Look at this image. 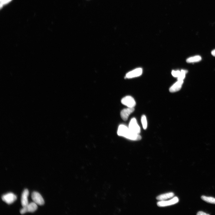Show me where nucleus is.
<instances>
[{"label": "nucleus", "instance_id": "f257e3e1", "mask_svg": "<svg viewBox=\"0 0 215 215\" xmlns=\"http://www.w3.org/2000/svg\"><path fill=\"white\" fill-rule=\"evenodd\" d=\"M117 133L119 136L124 137L131 140H139L142 138L139 134L133 132L130 130L128 127L124 125H119Z\"/></svg>", "mask_w": 215, "mask_h": 215}, {"label": "nucleus", "instance_id": "f03ea898", "mask_svg": "<svg viewBox=\"0 0 215 215\" xmlns=\"http://www.w3.org/2000/svg\"><path fill=\"white\" fill-rule=\"evenodd\" d=\"M128 128L132 132L137 134L140 132V128L135 118H132L129 122Z\"/></svg>", "mask_w": 215, "mask_h": 215}, {"label": "nucleus", "instance_id": "7ed1b4c3", "mask_svg": "<svg viewBox=\"0 0 215 215\" xmlns=\"http://www.w3.org/2000/svg\"><path fill=\"white\" fill-rule=\"evenodd\" d=\"M122 103L128 108H134L136 105V102L133 97L130 96H126L121 100Z\"/></svg>", "mask_w": 215, "mask_h": 215}, {"label": "nucleus", "instance_id": "20e7f679", "mask_svg": "<svg viewBox=\"0 0 215 215\" xmlns=\"http://www.w3.org/2000/svg\"><path fill=\"white\" fill-rule=\"evenodd\" d=\"M37 204L34 202H32L28 203L25 206L23 207L20 212L21 214H23L27 212H33L37 208Z\"/></svg>", "mask_w": 215, "mask_h": 215}, {"label": "nucleus", "instance_id": "39448f33", "mask_svg": "<svg viewBox=\"0 0 215 215\" xmlns=\"http://www.w3.org/2000/svg\"><path fill=\"white\" fill-rule=\"evenodd\" d=\"M178 198L175 196L168 201H159L157 202V205L160 207H166L175 204L179 202Z\"/></svg>", "mask_w": 215, "mask_h": 215}, {"label": "nucleus", "instance_id": "423d86ee", "mask_svg": "<svg viewBox=\"0 0 215 215\" xmlns=\"http://www.w3.org/2000/svg\"><path fill=\"white\" fill-rule=\"evenodd\" d=\"M32 199L36 204L42 205L44 204V201L41 195L38 192H33L31 195Z\"/></svg>", "mask_w": 215, "mask_h": 215}, {"label": "nucleus", "instance_id": "0eeeda50", "mask_svg": "<svg viewBox=\"0 0 215 215\" xmlns=\"http://www.w3.org/2000/svg\"><path fill=\"white\" fill-rule=\"evenodd\" d=\"M16 196L12 193H8L3 195L1 196L2 200L8 204H10L13 202L16 199Z\"/></svg>", "mask_w": 215, "mask_h": 215}, {"label": "nucleus", "instance_id": "6e6552de", "mask_svg": "<svg viewBox=\"0 0 215 215\" xmlns=\"http://www.w3.org/2000/svg\"><path fill=\"white\" fill-rule=\"evenodd\" d=\"M134 110V108H128L121 110L120 112V116L122 119L124 121H126L128 119L129 116Z\"/></svg>", "mask_w": 215, "mask_h": 215}, {"label": "nucleus", "instance_id": "1a4fd4ad", "mask_svg": "<svg viewBox=\"0 0 215 215\" xmlns=\"http://www.w3.org/2000/svg\"><path fill=\"white\" fill-rule=\"evenodd\" d=\"M142 72V68H137L127 73L125 77L129 79L137 77L140 76Z\"/></svg>", "mask_w": 215, "mask_h": 215}, {"label": "nucleus", "instance_id": "9d476101", "mask_svg": "<svg viewBox=\"0 0 215 215\" xmlns=\"http://www.w3.org/2000/svg\"><path fill=\"white\" fill-rule=\"evenodd\" d=\"M183 83V80H177L169 88V91L171 93L175 92L179 90L181 88Z\"/></svg>", "mask_w": 215, "mask_h": 215}, {"label": "nucleus", "instance_id": "9b49d317", "mask_svg": "<svg viewBox=\"0 0 215 215\" xmlns=\"http://www.w3.org/2000/svg\"><path fill=\"white\" fill-rule=\"evenodd\" d=\"M29 193V191L27 189H25L22 193L21 197V203L22 207L25 206L28 204L27 197Z\"/></svg>", "mask_w": 215, "mask_h": 215}, {"label": "nucleus", "instance_id": "f8f14e48", "mask_svg": "<svg viewBox=\"0 0 215 215\" xmlns=\"http://www.w3.org/2000/svg\"><path fill=\"white\" fill-rule=\"evenodd\" d=\"M174 195L173 192H168L159 195L156 197V199L160 201H165L173 197Z\"/></svg>", "mask_w": 215, "mask_h": 215}, {"label": "nucleus", "instance_id": "ddd939ff", "mask_svg": "<svg viewBox=\"0 0 215 215\" xmlns=\"http://www.w3.org/2000/svg\"><path fill=\"white\" fill-rule=\"evenodd\" d=\"M201 60V57L197 55L188 58L187 59L186 62L188 63H193L199 62Z\"/></svg>", "mask_w": 215, "mask_h": 215}, {"label": "nucleus", "instance_id": "4468645a", "mask_svg": "<svg viewBox=\"0 0 215 215\" xmlns=\"http://www.w3.org/2000/svg\"><path fill=\"white\" fill-rule=\"evenodd\" d=\"M201 198L203 200L207 202L215 204V198L214 197L202 196Z\"/></svg>", "mask_w": 215, "mask_h": 215}, {"label": "nucleus", "instance_id": "2eb2a0df", "mask_svg": "<svg viewBox=\"0 0 215 215\" xmlns=\"http://www.w3.org/2000/svg\"><path fill=\"white\" fill-rule=\"evenodd\" d=\"M141 122L144 129H146L147 127V122L146 116L143 115L141 117Z\"/></svg>", "mask_w": 215, "mask_h": 215}, {"label": "nucleus", "instance_id": "dca6fc26", "mask_svg": "<svg viewBox=\"0 0 215 215\" xmlns=\"http://www.w3.org/2000/svg\"><path fill=\"white\" fill-rule=\"evenodd\" d=\"M188 72L187 70H182L181 71L180 74L177 77V80H183L185 77V74Z\"/></svg>", "mask_w": 215, "mask_h": 215}, {"label": "nucleus", "instance_id": "f3484780", "mask_svg": "<svg viewBox=\"0 0 215 215\" xmlns=\"http://www.w3.org/2000/svg\"><path fill=\"white\" fill-rule=\"evenodd\" d=\"M180 72L181 71L178 70L176 71L173 70L172 71L171 74L173 76L178 77L180 74Z\"/></svg>", "mask_w": 215, "mask_h": 215}, {"label": "nucleus", "instance_id": "a211bd4d", "mask_svg": "<svg viewBox=\"0 0 215 215\" xmlns=\"http://www.w3.org/2000/svg\"><path fill=\"white\" fill-rule=\"evenodd\" d=\"M11 0H0V8H1L2 7L3 4H7Z\"/></svg>", "mask_w": 215, "mask_h": 215}, {"label": "nucleus", "instance_id": "6ab92c4d", "mask_svg": "<svg viewBox=\"0 0 215 215\" xmlns=\"http://www.w3.org/2000/svg\"><path fill=\"white\" fill-rule=\"evenodd\" d=\"M197 215H209V214H206L203 211H199L197 214Z\"/></svg>", "mask_w": 215, "mask_h": 215}, {"label": "nucleus", "instance_id": "aec40b11", "mask_svg": "<svg viewBox=\"0 0 215 215\" xmlns=\"http://www.w3.org/2000/svg\"><path fill=\"white\" fill-rule=\"evenodd\" d=\"M211 53L213 56H215V49L211 51Z\"/></svg>", "mask_w": 215, "mask_h": 215}]
</instances>
